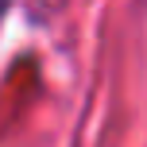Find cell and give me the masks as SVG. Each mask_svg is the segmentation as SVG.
Listing matches in <instances>:
<instances>
[{"label": "cell", "mask_w": 147, "mask_h": 147, "mask_svg": "<svg viewBox=\"0 0 147 147\" xmlns=\"http://www.w3.org/2000/svg\"><path fill=\"white\" fill-rule=\"evenodd\" d=\"M8 4H12V0H0V16H4V12H8Z\"/></svg>", "instance_id": "6da1fadb"}]
</instances>
